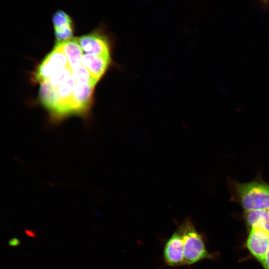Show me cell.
<instances>
[{"label": "cell", "mask_w": 269, "mask_h": 269, "mask_svg": "<svg viewBox=\"0 0 269 269\" xmlns=\"http://www.w3.org/2000/svg\"><path fill=\"white\" fill-rule=\"evenodd\" d=\"M72 74L76 82L81 83H97L91 75L89 72L82 65L78 68L72 71Z\"/></svg>", "instance_id": "4fadbf2b"}, {"label": "cell", "mask_w": 269, "mask_h": 269, "mask_svg": "<svg viewBox=\"0 0 269 269\" xmlns=\"http://www.w3.org/2000/svg\"><path fill=\"white\" fill-rule=\"evenodd\" d=\"M25 233L29 237L32 238H35L36 237V234L31 230H25Z\"/></svg>", "instance_id": "2e32d148"}, {"label": "cell", "mask_w": 269, "mask_h": 269, "mask_svg": "<svg viewBox=\"0 0 269 269\" xmlns=\"http://www.w3.org/2000/svg\"><path fill=\"white\" fill-rule=\"evenodd\" d=\"M39 97L42 105L50 112L53 118L58 108V94L56 88L47 81L40 83Z\"/></svg>", "instance_id": "30bf717a"}, {"label": "cell", "mask_w": 269, "mask_h": 269, "mask_svg": "<svg viewBox=\"0 0 269 269\" xmlns=\"http://www.w3.org/2000/svg\"><path fill=\"white\" fill-rule=\"evenodd\" d=\"M180 225L183 236L184 266H189L204 259H213V256L207 250L203 236L192 221L186 218Z\"/></svg>", "instance_id": "7a4b0ae2"}, {"label": "cell", "mask_w": 269, "mask_h": 269, "mask_svg": "<svg viewBox=\"0 0 269 269\" xmlns=\"http://www.w3.org/2000/svg\"><path fill=\"white\" fill-rule=\"evenodd\" d=\"M69 67L68 61L62 45L60 43H56L54 49L38 67L34 78L40 83L48 80L57 72Z\"/></svg>", "instance_id": "277c9868"}, {"label": "cell", "mask_w": 269, "mask_h": 269, "mask_svg": "<svg viewBox=\"0 0 269 269\" xmlns=\"http://www.w3.org/2000/svg\"><path fill=\"white\" fill-rule=\"evenodd\" d=\"M71 73L72 71L70 68L67 67L57 72L46 81L52 87L57 88Z\"/></svg>", "instance_id": "5bb4252c"}, {"label": "cell", "mask_w": 269, "mask_h": 269, "mask_svg": "<svg viewBox=\"0 0 269 269\" xmlns=\"http://www.w3.org/2000/svg\"><path fill=\"white\" fill-rule=\"evenodd\" d=\"M246 246L265 268L266 258L269 250V232L258 228H251Z\"/></svg>", "instance_id": "8992f818"}, {"label": "cell", "mask_w": 269, "mask_h": 269, "mask_svg": "<svg viewBox=\"0 0 269 269\" xmlns=\"http://www.w3.org/2000/svg\"><path fill=\"white\" fill-rule=\"evenodd\" d=\"M52 22L56 43H60L73 38L75 25L72 17L65 11L59 9L52 15Z\"/></svg>", "instance_id": "ba28073f"}, {"label": "cell", "mask_w": 269, "mask_h": 269, "mask_svg": "<svg viewBox=\"0 0 269 269\" xmlns=\"http://www.w3.org/2000/svg\"><path fill=\"white\" fill-rule=\"evenodd\" d=\"M235 190L246 212L269 210V184L261 181L237 183Z\"/></svg>", "instance_id": "6da1fadb"}, {"label": "cell", "mask_w": 269, "mask_h": 269, "mask_svg": "<svg viewBox=\"0 0 269 269\" xmlns=\"http://www.w3.org/2000/svg\"><path fill=\"white\" fill-rule=\"evenodd\" d=\"M265 269H269V250L267 253V255L266 258L265 267Z\"/></svg>", "instance_id": "e0dca14e"}, {"label": "cell", "mask_w": 269, "mask_h": 269, "mask_svg": "<svg viewBox=\"0 0 269 269\" xmlns=\"http://www.w3.org/2000/svg\"><path fill=\"white\" fill-rule=\"evenodd\" d=\"M60 43L62 45L63 50L67 58L71 71L80 67L82 65L81 59L83 54L78 38H72Z\"/></svg>", "instance_id": "8fae6325"}, {"label": "cell", "mask_w": 269, "mask_h": 269, "mask_svg": "<svg viewBox=\"0 0 269 269\" xmlns=\"http://www.w3.org/2000/svg\"><path fill=\"white\" fill-rule=\"evenodd\" d=\"M264 1H267V0H264Z\"/></svg>", "instance_id": "ac0fdd59"}, {"label": "cell", "mask_w": 269, "mask_h": 269, "mask_svg": "<svg viewBox=\"0 0 269 269\" xmlns=\"http://www.w3.org/2000/svg\"><path fill=\"white\" fill-rule=\"evenodd\" d=\"M183 233L179 225L163 247V259L166 265L170 267L183 266Z\"/></svg>", "instance_id": "5b68a950"}, {"label": "cell", "mask_w": 269, "mask_h": 269, "mask_svg": "<svg viewBox=\"0 0 269 269\" xmlns=\"http://www.w3.org/2000/svg\"><path fill=\"white\" fill-rule=\"evenodd\" d=\"M96 85L94 83L76 82L73 93L72 114L84 115L87 113L92 102Z\"/></svg>", "instance_id": "52a82bcc"}, {"label": "cell", "mask_w": 269, "mask_h": 269, "mask_svg": "<svg viewBox=\"0 0 269 269\" xmlns=\"http://www.w3.org/2000/svg\"><path fill=\"white\" fill-rule=\"evenodd\" d=\"M113 63L112 56L84 53L81 59V65L97 82L103 77Z\"/></svg>", "instance_id": "9c48e42d"}, {"label": "cell", "mask_w": 269, "mask_h": 269, "mask_svg": "<svg viewBox=\"0 0 269 269\" xmlns=\"http://www.w3.org/2000/svg\"><path fill=\"white\" fill-rule=\"evenodd\" d=\"M245 218L251 228H258L269 232V210L246 212Z\"/></svg>", "instance_id": "7c38bea8"}, {"label": "cell", "mask_w": 269, "mask_h": 269, "mask_svg": "<svg viewBox=\"0 0 269 269\" xmlns=\"http://www.w3.org/2000/svg\"><path fill=\"white\" fill-rule=\"evenodd\" d=\"M8 244L10 247H16L20 245L21 242L17 238H12L8 241Z\"/></svg>", "instance_id": "9a60e30c"}, {"label": "cell", "mask_w": 269, "mask_h": 269, "mask_svg": "<svg viewBox=\"0 0 269 269\" xmlns=\"http://www.w3.org/2000/svg\"><path fill=\"white\" fill-rule=\"evenodd\" d=\"M78 40L85 53L112 56L115 38L104 24L80 36Z\"/></svg>", "instance_id": "3957f363"}]
</instances>
